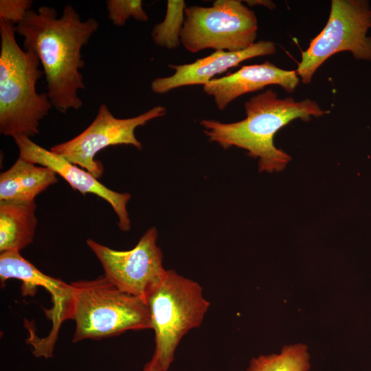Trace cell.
<instances>
[{"instance_id": "cell-1", "label": "cell", "mask_w": 371, "mask_h": 371, "mask_svg": "<svg viewBox=\"0 0 371 371\" xmlns=\"http://www.w3.org/2000/svg\"><path fill=\"white\" fill-rule=\"evenodd\" d=\"M98 28L95 19L82 21L70 4L64 7L60 17L54 7L30 10L15 25L16 33L23 38V49L38 56L45 76L46 93L53 107L63 113L82 105L78 94L85 89L81 52Z\"/></svg>"}, {"instance_id": "cell-2", "label": "cell", "mask_w": 371, "mask_h": 371, "mask_svg": "<svg viewBox=\"0 0 371 371\" xmlns=\"http://www.w3.org/2000/svg\"><path fill=\"white\" fill-rule=\"evenodd\" d=\"M246 117L234 123H222L203 119L200 122L211 142L224 149L232 146L243 148L248 155L258 158L259 171L282 170L291 157L276 148L273 137L276 132L295 119L309 120L328 113L310 99L295 101L292 98L280 99L269 89L251 98L245 103Z\"/></svg>"}, {"instance_id": "cell-3", "label": "cell", "mask_w": 371, "mask_h": 371, "mask_svg": "<svg viewBox=\"0 0 371 371\" xmlns=\"http://www.w3.org/2000/svg\"><path fill=\"white\" fill-rule=\"evenodd\" d=\"M16 34L14 24L0 20V133L31 138L53 106L47 93L36 91L44 74L38 56L21 48Z\"/></svg>"}, {"instance_id": "cell-4", "label": "cell", "mask_w": 371, "mask_h": 371, "mask_svg": "<svg viewBox=\"0 0 371 371\" xmlns=\"http://www.w3.org/2000/svg\"><path fill=\"white\" fill-rule=\"evenodd\" d=\"M71 285L67 319L76 324L74 342L112 337L130 330L151 329L145 300L122 291L104 276Z\"/></svg>"}, {"instance_id": "cell-5", "label": "cell", "mask_w": 371, "mask_h": 371, "mask_svg": "<svg viewBox=\"0 0 371 371\" xmlns=\"http://www.w3.org/2000/svg\"><path fill=\"white\" fill-rule=\"evenodd\" d=\"M151 329L155 332L153 354L164 371L174 360L181 338L199 327L210 302L203 295L202 287L173 270H167L162 280L147 294Z\"/></svg>"}, {"instance_id": "cell-6", "label": "cell", "mask_w": 371, "mask_h": 371, "mask_svg": "<svg viewBox=\"0 0 371 371\" xmlns=\"http://www.w3.org/2000/svg\"><path fill=\"white\" fill-rule=\"evenodd\" d=\"M258 32L255 13L238 0H216L210 7L185 10L181 44L190 52L205 49L240 51L254 43Z\"/></svg>"}, {"instance_id": "cell-7", "label": "cell", "mask_w": 371, "mask_h": 371, "mask_svg": "<svg viewBox=\"0 0 371 371\" xmlns=\"http://www.w3.org/2000/svg\"><path fill=\"white\" fill-rule=\"evenodd\" d=\"M371 8L363 0H333L328 20L322 31L302 52L295 70L303 83H309L315 71L328 58L348 51L360 60H371Z\"/></svg>"}, {"instance_id": "cell-8", "label": "cell", "mask_w": 371, "mask_h": 371, "mask_svg": "<svg viewBox=\"0 0 371 371\" xmlns=\"http://www.w3.org/2000/svg\"><path fill=\"white\" fill-rule=\"evenodd\" d=\"M166 113V109L158 105L133 117L117 118L105 104H101L89 126L73 139L52 146L50 150L99 179L104 168L100 161L94 159L98 152L117 145H131L141 150L142 143L135 134L136 128Z\"/></svg>"}, {"instance_id": "cell-9", "label": "cell", "mask_w": 371, "mask_h": 371, "mask_svg": "<svg viewBox=\"0 0 371 371\" xmlns=\"http://www.w3.org/2000/svg\"><path fill=\"white\" fill-rule=\"evenodd\" d=\"M157 229L152 227L132 249L127 251L112 249L91 238L86 243L111 283L122 291L145 300L167 272L162 265L161 251L157 245Z\"/></svg>"}, {"instance_id": "cell-10", "label": "cell", "mask_w": 371, "mask_h": 371, "mask_svg": "<svg viewBox=\"0 0 371 371\" xmlns=\"http://www.w3.org/2000/svg\"><path fill=\"white\" fill-rule=\"evenodd\" d=\"M13 139L19 148V157L49 168L82 195L90 193L102 198L116 213L120 229L124 232L130 230L131 220L126 210V204L131 199L129 193H120L108 188L86 170L41 147L29 137L16 136Z\"/></svg>"}, {"instance_id": "cell-11", "label": "cell", "mask_w": 371, "mask_h": 371, "mask_svg": "<svg viewBox=\"0 0 371 371\" xmlns=\"http://www.w3.org/2000/svg\"><path fill=\"white\" fill-rule=\"evenodd\" d=\"M22 281L21 292L23 295H34L41 286L51 294L53 306L46 311L53 326L46 339L41 341V345L47 350H53L61 323L67 319L71 298L72 287L61 280L44 274L31 262L25 259L19 251H8L0 253V280L1 285L8 279Z\"/></svg>"}, {"instance_id": "cell-12", "label": "cell", "mask_w": 371, "mask_h": 371, "mask_svg": "<svg viewBox=\"0 0 371 371\" xmlns=\"http://www.w3.org/2000/svg\"><path fill=\"white\" fill-rule=\"evenodd\" d=\"M275 44L269 41H260L249 47L235 52L215 51L196 61L183 65H169L175 73L167 77L157 78L150 84L153 92L167 93L172 89L191 85L204 86L218 74L236 67L241 62L256 56L275 54Z\"/></svg>"}, {"instance_id": "cell-13", "label": "cell", "mask_w": 371, "mask_h": 371, "mask_svg": "<svg viewBox=\"0 0 371 371\" xmlns=\"http://www.w3.org/2000/svg\"><path fill=\"white\" fill-rule=\"evenodd\" d=\"M300 82L295 71L284 70L266 61L260 65H246L237 71L212 79L203 86V91L213 97L218 109L224 110L238 97L276 85L292 92Z\"/></svg>"}, {"instance_id": "cell-14", "label": "cell", "mask_w": 371, "mask_h": 371, "mask_svg": "<svg viewBox=\"0 0 371 371\" xmlns=\"http://www.w3.org/2000/svg\"><path fill=\"white\" fill-rule=\"evenodd\" d=\"M52 169L19 157L0 175V201L34 202L35 198L58 181Z\"/></svg>"}, {"instance_id": "cell-15", "label": "cell", "mask_w": 371, "mask_h": 371, "mask_svg": "<svg viewBox=\"0 0 371 371\" xmlns=\"http://www.w3.org/2000/svg\"><path fill=\"white\" fill-rule=\"evenodd\" d=\"M36 210L35 202L0 201V253L20 252L33 241Z\"/></svg>"}, {"instance_id": "cell-16", "label": "cell", "mask_w": 371, "mask_h": 371, "mask_svg": "<svg viewBox=\"0 0 371 371\" xmlns=\"http://www.w3.org/2000/svg\"><path fill=\"white\" fill-rule=\"evenodd\" d=\"M309 356L305 345L285 346L280 354L254 358L247 371H308Z\"/></svg>"}, {"instance_id": "cell-17", "label": "cell", "mask_w": 371, "mask_h": 371, "mask_svg": "<svg viewBox=\"0 0 371 371\" xmlns=\"http://www.w3.org/2000/svg\"><path fill=\"white\" fill-rule=\"evenodd\" d=\"M186 8V3L182 0L168 1L164 21L156 24L151 32V38L157 45L166 49H175L179 46Z\"/></svg>"}, {"instance_id": "cell-18", "label": "cell", "mask_w": 371, "mask_h": 371, "mask_svg": "<svg viewBox=\"0 0 371 371\" xmlns=\"http://www.w3.org/2000/svg\"><path fill=\"white\" fill-rule=\"evenodd\" d=\"M106 5L108 19L115 26L125 25L130 18L142 22L148 20L142 0H108Z\"/></svg>"}, {"instance_id": "cell-19", "label": "cell", "mask_w": 371, "mask_h": 371, "mask_svg": "<svg viewBox=\"0 0 371 371\" xmlns=\"http://www.w3.org/2000/svg\"><path fill=\"white\" fill-rule=\"evenodd\" d=\"M32 0H1L0 20L11 22L16 25L32 10Z\"/></svg>"}, {"instance_id": "cell-20", "label": "cell", "mask_w": 371, "mask_h": 371, "mask_svg": "<svg viewBox=\"0 0 371 371\" xmlns=\"http://www.w3.org/2000/svg\"><path fill=\"white\" fill-rule=\"evenodd\" d=\"M142 371H164L157 359L153 356L152 359L145 364Z\"/></svg>"}, {"instance_id": "cell-21", "label": "cell", "mask_w": 371, "mask_h": 371, "mask_svg": "<svg viewBox=\"0 0 371 371\" xmlns=\"http://www.w3.org/2000/svg\"><path fill=\"white\" fill-rule=\"evenodd\" d=\"M247 4L249 5H263L270 9H273L275 8V4L270 1H260V0H251V1H245Z\"/></svg>"}]
</instances>
